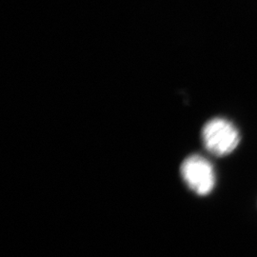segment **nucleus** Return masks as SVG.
<instances>
[{
    "mask_svg": "<svg viewBox=\"0 0 257 257\" xmlns=\"http://www.w3.org/2000/svg\"><path fill=\"white\" fill-rule=\"evenodd\" d=\"M202 140L204 146L211 155L228 156L238 146L240 135L237 128L230 121L217 117L205 124Z\"/></svg>",
    "mask_w": 257,
    "mask_h": 257,
    "instance_id": "1",
    "label": "nucleus"
},
{
    "mask_svg": "<svg viewBox=\"0 0 257 257\" xmlns=\"http://www.w3.org/2000/svg\"><path fill=\"white\" fill-rule=\"evenodd\" d=\"M184 182L198 195H207L215 185V174L211 162L199 155L189 156L181 166Z\"/></svg>",
    "mask_w": 257,
    "mask_h": 257,
    "instance_id": "2",
    "label": "nucleus"
}]
</instances>
